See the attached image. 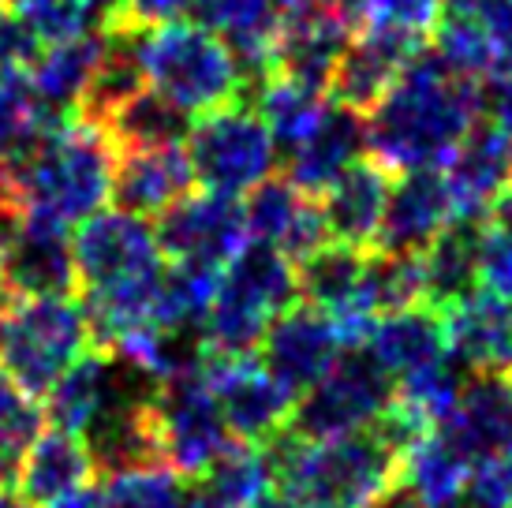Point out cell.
<instances>
[{
	"label": "cell",
	"mask_w": 512,
	"mask_h": 508,
	"mask_svg": "<svg viewBox=\"0 0 512 508\" xmlns=\"http://www.w3.org/2000/svg\"><path fill=\"white\" fill-rule=\"evenodd\" d=\"M483 109V86L441 68L423 49L363 116L367 150L389 176L445 169Z\"/></svg>",
	"instance_id": "1"
},
{
	"label": "cell",
	"mask_w": 512,
	"mask_h": 508,
	"mask_svg": "<svg viewBox=\"0 0 512 508\" xmlns=\"http://www.w3.org/2000/svg\"><path fill=\"white\" fill-rule=\"evenodd\" d=\"M116 154L120 146L98 120L72 113L49 127L19 165L0 172V187L15 217L79 225L113 198Z\"/></svg>",
	"instance_id": "2"
},
{
	"label": "cell",
	"mask_w": 512,
	"mask_h": 508,
	"mask_svg": "<svg viewBox=\"0 0 512 508\" xmlns=\"http://www.w3.org/2000/svg\"><path fill=\"white\" fill-rule=\"evenodd\" d=\"M281 494L299 508H367L400 479L404 452L382 423L329 441H299L292 434L270 445Z\"/></svg>",
	"instance_id": "3"
},
{
	"label": "cell",
	"mask_w": 512,
	"mask_h": 508,
	"mask_svg": "<svg viewBox=\"0 0 512 508\" xmlns=\"http://www.w3.org/2000/svg\"><path fill=\"white\" fill-rule=\"evenodd\" d=\"M135 57L143 83L191 116L236 105L247 83V71L228 42L210 27H202L199 19H169L139 30Z\"/></svg>",
	"instance_id": "4"
},
{
	"label": "cell",
	"mask_w": 512,
	"mask_h": 508,
	"mask_svg": "<svg viewBox=\"0 0 512 508\" xmlns=\"http://www.w3.org/2000/svg\"><path fill=\"white\" fill-rule=\"evenodd\" d=\"M299 303L296 262L270 243L247 240L221 269L214 307L202 322V348L214 359H240L262 348L273 318Z\"/></svg>",
	"instance_id": "5"
},
{
	"label": "cell",
	"mask_w": 512,
	"mask_h": 508,
	"mask_svg": "<svg viewBox=\"0 0 512 508\" xmlns=\"http://www.w3.org/2000/svg\"><path fill=\"white\" fill-rule=\"evenodd\" d=\"M94 348L83 303L68 296L8 299L0 311V374L27 396H45Z\"/></svg>",
	"instance_id": "6"
},
{
	"label": "cell",
	"mask_w": 512,
	"mask_h": 508,
	"mask_svg": "<svg viewBox=\"0 0 512 508\" xmlns=\"http://www.w3.org/2000/svg\"><path fill=\"white\" fill-rule=\"evenodd\" d=\"M187 161L195 172V184L214 195L240 198L266 184L277 169V142L266 120L251 105H225L191 124L187 135Z\"/></svg>",
	"instance_id": "7"
},
{
	"label": "cell",
	"mask_w": 512,
	"mask_h": 508,
	"mask_svg": "<svg viewBox=\"0 0 512 508\" xmlns=\"http://www.w3.org/2000/svg\"><path fill=\"white\" fill-rule=\"evenodd\" d=\"M72 251L83 296L146 288L165 273L157 232L146 217H135L128 210H98L94 217L79 221Z\"/></svg>",
	"instance_id": "8"
},
{
	"label": "cell",
	"mask_w": 512,
	"mask_h": 508,
	"mask_svg": "<svg viewBox=\"0 0 512 508\" xmlns=\"http://www.w3.org/2000/svg\"><path fill=\"white\" fill-rule=\"evenodd\" d=\"M397 385L385 374L367 348L341 355L326 378L296 400L288 434L299 441H329L367 430L393 404Z\"/></svg>",
	"instance_id": "9"
},
{
	"label": "cell",
	"mask_w": 512,
	"mask_h": 508,
	"mask_svg": "<svg viewBox=\"0 0 512 508\" xmlns=\"http://www.w3.org/2000/svg\"><path fill=\"white\" fill-rule=\"evenodd\" d=\"M154 426L161 464L187 482H199L217 464V456L232 445L221 404L202 370L157 385Z\"/></svg>",
	"instance_id": "10"
},
{
	"label": "cell",
	"mask_w": 512,
	"mask_h": 508,
	"mask_svg": "<svg viewBox=\"0 0 512 508\" xmlns=\"http://www.w3.org/2000/svg\"><path fill=\"white\" fill-rule=\"evenodd\" d=\"M202 374L210 381L217 404H221V415H225L228 434L236 441L273 445L281 434H288L296 396L288 393L258 359H251V355H240V359L206 355Z\"/></svg>",
	"instance_id": "11"
},
{
	"label": "cell",
	"mask_w": 512,
	"mask_h": 508,
	"mask_svg": "<svg viewBox=\"0 0 512 508\" xmlns=\"http://www.w3.org/2000/svg\"><path fill=\"white\" fill-rule=\"evenodd\" d=\"M154 232L165 262H184V266L225 269L247 247L243 202L214 191L184 195L172 210L161 213V225Z\"/></svg>",
	"instance_id": "12"
},
{
	"label": "cell",
	"mask_w": 512,
	"mask_h": 508,
	"mask_svg": "<svg viewBox=\"0 0 512 508\" xmlns=\"http://www.w3.org/2000/svg\"><path fill=\"white\" fill-rule=\"evenodd\" d=\"M79 288L68 228L45 217H19L0 240V292L8 299L72 296Z\"/></svg>",
	"instance_id": "13"
},
{
	"label": "cell",
	"mask_w": 512,
	"mask_h": 508,
	"mask_svg": "<svg viewBox=\"0 0 512 508\" xmlns=\"http://www.w3.org/2000/svg\"><path fill=\"white\" fill-rule=\"evenodd\" d=\"M341 355L344 344L333 322L322 311L307 307L303 299L292 303L281 318H273V325L262 337V367L296 400L326 378Z\"/></svg>",
	"instance_id": "14"
},
{
	"label": "cell",
	"mask_w": 512,
	"mask_h": 508,
	"mask_svg": "<svg viewBox=\"0 0 512 508\" xmlns=\"http://www.w3.org/2000/svg\"><path fill=\"white\" fill-rule=\"evenodd\" d=\"M438 438L468 467L498 456L512 441V370L464 381L453 411L438 423Z\"/></svg>",
	"instance_id": "15"
},
{
	"label": "cell",
	"mask_w": 512,
	"mask_h": 508,
	"mask_svg": "<svg viewBox=\"0 0 512 508\" xmlns=\"http://www.w3.org/2000/svg\"><path fill=\"white\" fill-rule=\"evenodd\" d=\"M441 176L449 187L456 221L479 225L490 206L512 187V139L490 120H479L468 131V139L456 146V154L445 161Z\"/></svg>",
	"instance_id": "16"
},
{
	"label": "cell",
	"mask_w": 512,
	"mask_h": 508,
	"mask_svg": "<svg viewBox=\"0 0 512 508\" xmlns=\"http://www.w3.org/2000/svg\"><path fill=\"white\" fill-rule=\"evenodd\" d=\"M243 221H247V240L270 243L281 254H288L296 266L329 243L318 198L303 195L285 176H270L266 184H258L247 195Z\"/></svg>",
	"instance_id": "17"
},
{
	"label": "cell",
	"mask_w": 512,
	"mask_h": 508,
	"mask_svg": "<svg viewBox=\"0 0 512 508\" xmlns=\"http://www.w3.org/2000/svg\"><path fill=\"white\" fill-rule=\"evenodd\" d=\"M363 154H367V120L356 109L333 101L311 135L288 150L285 180L296 184L303 195L322 198Z\"/></svg>",
	"instance_id": "18"
},
{
	"label": "cell",
	"mask_w": 512,
	"mask_h": 508,
	"mask_svg": "<svg viewBox=\"0 0 512 508\" xmlns=\"http://www.w3.org/2000/svg\"><path fill=\"white\" fill-rule=\"evenodd\" d=\"M423 49H427L423 38H408L397 30H356L348 49H344L341 68L333 75L329 94L341 105L367 116L382 101L385 90L400 79V71Z\"/></svg>",
	"instance_id": "19"
},
{
	"label": "cell",
	"mask_w": 512,
	"mask_h": 508,
	"mask_svg": "<svg viewBox=\"0 0 512 508\" xmlns=\"http://www.w3.org/2000/svg\"><path fill=\"white\" fill-rule=\"evenodd\" d=\"M453 221V202H449V187H445L441 169L393 176V191H389V206H385V221L374 251L423 254Z\"/></svg>",
	"instance_id": "20"
},
{
	"label": "cell",
	"mask_w": 512,
	"mask_h": 508,
	"mask_svg": "<svg viewBox=\"0 0 512 508\" xmlns=\"http://www.w3.org/2000/svg\"><path fill=\"white\" fill-rule=\"evenodd\" d=\"M445 340L449 352L464 367L479 374H501L512 370V303L494 292H468L464 299L449 303L445 311Z\"/></svg>",
	"instance_id": "21"
},
{
	"label": "cell",
	"mask_w": 512,
	"mask_h": 508,
	"mask_svg": "<svg viewBox=\"0 0 512 508\" xmlns=\"http://www.w3.org/2000/svg\"><path fill=\"white\" fill-rule=\"evenodd\" d=\"M195 187V172L184 146H157V150H120L113 172L116 210L135 217H161Z\"/></svg>",
	"instance_id": "22"
},
{
	"label": "cell",
	"mask_w": 512,
	"mask_h": 508,
	"mask_svg": "<svg viewBox=\"0 0 512 508\" xmlns=\"http://www.w3.org/2000/svg\"><path fill=\"white\" fill-rule=\"evenodd\" d=\"M389 191H393V176L374 157L367 161L359 157L356 165L318 198L329 240L356 247V251H374L385 221V206H389Z\"/></svg>",
	"instance_id": "23"
},
{
	"label": "cell",
	"mask_w": 512,
	"mask_h": 508,
	"mask_svg": "<svg viewBox=\"0 0 512 508\" xmlns=\"http://www.w3.org/2000/svg\"><path fill=\"white\" fill-rule=\"evenodd\" d=\"M352 34H356V30L348 27V19H344L329 0H322L314 12H307L299 23H292V27L281 34L270 71L288 75V79H296V83L314 86V90L329 94L333 75L341 68V57H344V49H348V42H352ZM270 71H266V75H270Z\"/></svg>",
	"instance_id": "24"
},
{
	"label": "cell",
	"mask_w": 512,
	"mask_h": 508,
	"mask_svg": "<svg viewBox=\"0 0 512 508\" xmlns=\"http://www.w3.org/2000/svg\"><path fill=\"white\" fill-rule=\"evenodd\" d=\"M101 57H105V30H90V34L38 49L27 75L34 94L49 109V116L64 120V116L83 109V98L94 83V75H98Z\"/></svg>",
	"instance_id": "25"
},
{
	"label": "cell",
	"mask_w": 512,
	"mask_h": 508,
	"mask_svg": "<svg viewBox=\"0 0 512 508\" xmlns=\"http://www.w3.org/2000/svg\"><path fill=\"white\" fill-rule=\"evenodd\" d=\"M94 479H98V467H94L86 441L68 430H45L23 452L15 486L38 508H49L57 505L60 497L90 486Z\"/></svg>",
	"instance_id": "26"
},
{
	"label": "cell",
	"mask_w": 512,
	"mask_h": 508,
	"mask_svg": "<svg viewBox=\"0 0 512 508\" xmlns=\"http://www.w3.org/2000/svg\"><path fill=\"white\" fill-rule=\"evenodd\" d=\"M370 359L389 374V378H404L412 370L438 363L449 355V340H445V318L438 307L419 303L408 311L382 314L374 329H370L367 344Z\"/></svg>",
	"instance_id": "27"
},
{
	"label": "cell",
	"mask_w": 512,
	"mask_h": 508,
	"mask_svg": "<svg viewBox=\"0 0 512 508\" xmlns=\"http://www.w3.org/2000/svg\"><path fill=\"white\" fill-rule=\"evenodd\" d=\"M427 303L445 311L449 303L464 299L479 284V225L475 221H453L419 254Z\"/></svg>",
	"instance_id": "28"
},
{
	"label": "cell",
	"mask_w": 512,
	"mask_h": 508,
	"mask_svg": "<svg viewBox=\"0 0 512 508\" xmlns=\"http://www.w3.org/2000/svg\"><path fill=\"white\" fill-rule=\"evenodd\" d=\"M101 127L113 135L120 150H157V146H180V142H187V135H191V113H184L165 94L143 86Z\"/></svg>",
	"instance_id": "29"
},
{
	"label": "cell",
	"mask_w": 512,
	"mask_h": 508,
	"mask_svg": "<svg viewBox=\"0 0 512 508\" xmlns=\"http://www.w3.org/2000/svg\"><path fill=\"white\" fill-rule=\"evenodd\" d=\"M430 45H434L430 57L438 60L441 68H449L453 75L471 79L479 86L505 64L483 15L445 12L438 19V27H434V34H430Z\"/></svg>",
	"instance_id": "30"
},
{
	"label": "cell",
	"mask_w": 512,
	"mask_h": 508,
	"mask_svg": "<svg viewBox=\"0 0 512 508\" xmlns=\"http://www.w3.org/2000/svg\"><path fill=\"white\" fill-rule=\"evenodd\" d=\"M217 284H221V269L169 262L157 288L154 325L169 333H202V322L214 307Z\"/></svg>",
	"instance_id": "31"
},
{
	"label": "cell",
	"mask_w": 512,
	"mask_h": 508,
	"mask_svg": "<svg viewBox=\"0 0 512 508\" xmlns=\"http://www.w3.org/2000/svg\"><path fill=\"white\" fill-rule=\"evenodd\" d=\"M326 94L322 90H314V86H303L296 79H288V75H262V86H258V116L266 120L270 127L273 142H277V150L285 146H299V142L311 135L322 113H326Z\"/></svg>",
	"instance_id": "32"
},
{
	"label": "cell",
	"mask_w": 512,
	"mask_h": 508,
	"mask_svg": "<svg viewBox=\"0 0 512 508\" xmlns=\"http://www.w3.org/2000/svg\"><path fill=\"white\" fill-rule=\"evenodd\" d=\"M53 124L57 116H49L42 98L34 94L27 68L0 75V172L19 165Z\"/></svg>",
	"instance_id": "33"
},
{
	"label": "cell",
	"mask_w": 512,
	"mask_h": 508,
	"mask_svg": "<svg viewBox=\"0 0 512 508\" xmlns=\"http://www.w3.org/2000/svg\"><path fill=\"white\" fill-rule=\"evenodd\" d=\"M202 486L228 508L255 505L262 494H270L277 482V464H273L270 445H247V441H232L217 464L202 475Z\"/></svg>",
	"instance_id": "34"
},
{
	"label": "cell",
	"mask_w": 512,
	"mask_h": 508,
	"mask_svg": "<svg viewBox=\"0 0 512 508\" xmlns=\"http://www.w3.org/2000/svg\"><path fill=\"white\" fill-rule=\"evenodd\" d=\"M468 475L471 467L438 438V430L419 441V445H412L408 456H404V464H400V482H408L415 497L427 508L456 501V497L464 494V486H468Z\"/></svg>",
	"instance_id": "35"
},
{
	"label": "cell",
	"mask_w": 512,
	"mask_h": 508,
	"mask_svg": "<svg viewBox=\"0 0 512 508\" xmlns=\"http://www.w3.org/2000/svg\"><path fill=\"white\" fill-rule=\"evenodd\" d=\"M352 30H397L427 42L441 19L445 0H329Z\"/></svg>",
	"instance_id": "36"
},
{
	"label": "cell",
	"mask_w": 512,
	"mask_h": 508,
	"mask_svg": "<svg viewBox=\"0 0 512 508\" xmlns=\"http://www.w3.org/2000/svg\"><path fill=\"white\" fill-rule=\"evenodd\" d=\"M4 8L34 34L38 45L68 42L101 27V15L90 0H4Z\"/></svg>",
	"instance_id": "37"
},
{
	"label": "cell",
	"mask_w": 512,
	"mask_h": 508,
	"mask_svg": "<svg viewBox=\"0 0 512 508\" xmlns=\"http://www.w3.org/2000/svg\"><path fill=\"white\" fill-rule=\"evenodd\" d=\"M42 423L45 411L38 408V400L0 374V482H15L19 460L30 441L42 434Z\"/></svg>",
	"instance_id": "38"
},
{
	"label": "cell",
	"mask_w": 512,
	"mask_h": 508,
	"mask_svg": "<svg viewBox=\"0 0 512 508\" xmlns=\"http://www.w3.org/2000/svg\"><path fill=\"white\" fill-rule=\"evenodd\" d=\"M184 494L169 467H139L101 482V508H184Z\"/></svg>",
	"instance_id": "39"
},
{
	"label": "cell",
	"mask_w": 512,
	"mask_h": 508,
	"mask_svg": "<svg viewBox=\"0 0 512 508\" xmlns=\"http://www.w3.org/2000/svg\"><path fill=\"white\" fill-rule=\"evenodd\" d=\"M479 281L512 303V187L479 221Z\"/></svg>",
	"instance_id": "40"
},
{
	"label": "cell",
	"mask_w": 512,
	"mask_h": 508,
	"mask_svg": "<svg viewBox=\"0 0 512 508\" xmlns=\"http://www.w3.org/2000/svg\"><path fill=\"white\" fill-rule=\"evenodd\" d=\"M191 4H195V0H120V4H116V12L109 15L101 27L139 34V30H146V27H157V23L180 19Z\"/></svg>",
	"instance_id": "41"
},
{
	"label": "cell",
	"mask_w": 512,
	"mask_h": 508,
	"mask_svg": "<svg viewBox=\"0 0 512 508\" xmlns=\"http://www.w3.org/2000/svg\"><path fill=\"white\" fill-rule=\"evenodd\" d=\"M38 49L42 45L34 42V34L0 4V75L30 68V60L38 57Z\"/></svg>",
	"instance_id": "42"
},
{
	"label": "cell",
	"mask_w": 512,
	"mask_h": 508,
	"mask_svg": "<svg viewBox=\"0 0 512 508\" xmlns=\"http://www.w3.org/2000/svg\"><path fill=\"white\" fill-rule=\"evenodd\" d=\"M483 105H486V113H490V124L512 139V60L501 64V68L486 79Z\"/></svg>",
	"instance_id": "43"
},
{
	"label": "cell",
	"mask_w": 512,
	"mask_h": 508,
	"mask_svg": "<svg viewBox=\"0 0 512 508\" xmlns=\"http://www.w3.org/2000/svg\"><path fill=\"white\" fill-rule=\"evenodd\" d=\"M184 508H228V505H221L202 482H191V490L184 494Z\"/></svg>",
	"instance_id": "44"
},
{
	"label": "cell",
	"mask_w": 512,
	"mask_h": 508,
	"mask_svg": "<svg viewBox=\"0 0 512 508\" xmlns=\"http://www.w3.org/2000/svg\"><path fill=\"white\" fill-rule=\"evenodd\" d=\"M0 508H38L15 482H0Z\"/></svg>",
	"instance_id": "45"
},
{
	"label": "cell",
	"mask_w": 512,
	"mask_h": 508,
	"mask_svg": "<svg viewBox=\"0 0 512 508\" xmlns=\"http://www.w3.org/2000/svg\"><path fill=\"white\" fill-rule=\"evenodd\" d=\"M247 508H299V505H292L285 494H262L255 505H247Z\"/></svg>",
	"instance_id": "46"
},
{
	"label": "cell",
	"mask_w": 512,
	"mask_h": 508,
	"mask_svg": "<svg viewBox=\"0 0 512 508\" xmlns=\"http://www.w3.org/2000/svg\"><path fill=\"white\" fill-rule=\"evenodd\" d=\"M90 4H94V8H98L101 23H105V19H109V15L116 12V4H120V0H90Z\"/></svg>",
	"instance_id": "47"
},
{
	"label": "cell",
	"mask_w": 512,
	"mask_h": 508,
	"mask_svg": "<svg viewBox=\"0 0 512 508\" xmlns=\"http://www.w3.org/2000/svg\"><path fill=\"white\" fill-rule=\"evenodd\" d=\"M0 4H4V0H0Z\"/></svg>",
	"instance_id": "48"
},
{
	"label": "cell",
	"mask_w": 512,
	"mask_h": 508,
	"mask_svg": "<svg viewBox=\"0 0 512 508\" xmlns=\"http://www.w3.org/2000/svg\"><path fill=\"white\" fill-rule=\"evenodd\" d=\"M0 311H4V307H0Z\"/></svg>",
	"instance_id": "49"
}]
</instances>
